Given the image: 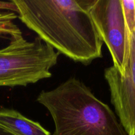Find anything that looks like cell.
<instances>
[{"label":"cell","instance_id":"cell-1","mask_svg":"<svg viewBox=\"0 0 135 135\" xmlns=\"http://www.w3.org/2000/svg\"><path fill=\"white\" fill-rule=\"evenodd\" d=\"M18 18L59 54L89 65L102 57V40L90 15V0H13Z\"/></svg>","mask_w":135,"mask_h":135},{"label":"cell","instance_id":"cell-2","mask_svg":"<svg viewBox=\"0 0 135 135\" xmlns=\"http://www.w3.org/2000/svg\"><path fill=\"white\" fill-rule=\"evenodd\" d=\"M36 101L51 114L53 135H129L112 109L76 78L42 91Z\"/></svg>","mask_w":135,"mask_h":135},{"label":"cell","instance_id":"cell-3","mask_svg":"<svg viewBox=\"0 0 135 135\" xmlns=\"http://www.w3.org/2000/svg\"><path fill=\"white\" fill-rule=\"evenodd\" d=\"M59 53L39 37L28 41L22 36L11 38L0 49V86H26L51 76Z\"/></svg>","mask_w":135,"mask_h":135},{"label":"cell","instance_id":"cell-4","mask_svg":"<svg viewBox=\"0 0 135 135\" xmlns=\"http://www.w3.org/2000/svg\"><path fill=\"white\" fill-rule=\"evenodd\" d=\"M88 10L110 52L113 66L123 74L129 59L131 34L125 21L122 0H90Z\"/></svg>","mask_w":135,"mask_h":135},{"label":"cell","instance_id":"cell-5","mask_svg":"<svg viewBox=\"0 0 135 135\" xmlns=\"http://www.w3.org/2000/svg\"><path fill=\"white\" fill-rule=\"evenodd\" d=\"M104 77L120 123L132 135L135 133V32L131 34L129 56L123 73L113 65L105 69Z\"/></svg>","mask_w":135,"mask_h":135},{"label":"cell","instance_id":"cell-6","mask_svg":"<svg viewBox=\"0 0 135 135\" xmlns=\"http://www.w3.org/2000/svg\"><path fill=\"white\" fill-rule=\"evenodd\" d=\"M0 125L16 135H51L39 123L7 108L0 109Z\"/></svg>","mask_w":135,"mask_h":135},{"label":"cell","instance_id":"cell-7","mask_svg":"<svg viewBox=\"0 0 135 135\" xmlns=\"http://www.w3.org/2000/svg\"><path fill=\"white\" fill-rule=\"evenodd\" d=\"M17 17L13 12H0V36L9 35L11 38L22 36L21 30L13 22Z\"/></svg>","mask_w":135,"mask_h":135},{"label":"cell","instance_id":"cell-8","mask_svg":"<svg viewBox=\"0 0 135 135\" xmlns=\"http://www.w3.org/2000/svg\"><path fill=\"white\" fill-rule=\"evenodd\" d=\"M123 8L128 30L135 32V0H122Z\"/></svg>","mask_w":135,"mask_h":135},{"label":"cell","instance_id":"cell-9","mask_svg":"<svg viewBox=\"0 0 135 135\" xmlns=\"http://www.w3.org/2000/svg\"><path fill=\"white\" fill-rule=\"evenodd\" d=\"M0 135H16L7 129L6 128L3 127V126L0 125Z\"/></svg>","mask_w":135,"mask_h":135},{"label":"cell","instance_id":"cell-10","mask_svg":"<svg viewBox=\"0 0 135 135\" xmlns=\"http://www.w3.org/2000/svg\"><path fill=\"white\" fill-rule=\"evenodd\" d=\"M132 135H135V133H133V134H132Z\"/></svg>","mask_w":135,"mask_h":135}]
</instances>
